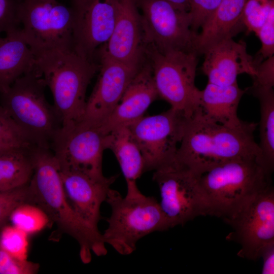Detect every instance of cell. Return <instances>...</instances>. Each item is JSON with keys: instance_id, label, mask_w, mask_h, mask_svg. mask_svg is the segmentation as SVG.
<instances>
[{"instance_id": "obj_1", "label": "cell", "mask_w": 274, "mask_h": 274, "mask_svg": "<svg viewBox=\"0 0 274 274\" xmlns=\"http://www.w3.org/2000/svg\"><path fill=\"white\" fill-rule=\"evenodd\" d=\"M33 172L28 184L29 202L41 208L58 229L74 238L84 264L92 255L105 256L108 251L99 230L92 228L76 214L64 194L58 162L50 149L30 148Z\"/></svg>"}, {"instance_id": "obj_2", "label": "cell", "mask_w": 274, "mask_h": 274, "mask_svg": "<svg viewBox=\"0 0 274 274\" xmlns=\"http://www.w3.org/2000/svg\"><path fill=\"white\" fill-rule=\"evenodd\" d=\"M257 124L245 122L230 127L210 121L197 112L187 118L175 158L199 176L234 159L259 157L254 138Z\"/></svg>"}, {"instance_id": "obj_3", "label": "cell", "mask_w": 274, "mask_h": 274, "mask_svg": "<svg viewBox=\"0 0 274 274\" xmlns=\"http://www.w3.org/2000/svg\"><path fill=\"white\" fill-rule=\"evenodd\" d=\"M36 68L51 91L61 127L73 125L84 116L87 87L99 70L95 60L74 50L35 54Z\"/></svg>"}, {"instance_id": "obj_4", "label": "cell", "mask_w": 274, "mask_h": 274, "mask_svg": "<svg viewBox=\"0 0 274 274\" xmlns=\"http://www.w3.org/2000/svg\"><path fill=\"white\" fill-rule=\"evenodd\" d=\"M209 215L225 222L252 198L272 184L257 157L239 158L219 164L198 176Z\"/></svg>"}, {"instance_id": "obj_5", "label": "cell", "mask_w": 274, "mask_h": 274, "mask_svg": "<svg viewBox=\"0 0 274 274\" xmlns=\"http://www.w3.org/2000/svg\"><path fill=\"white\" fill-rule=\"evenodd\" d=\"M111 209L108 227L102 233L104 242L122 255L132 253L138 241L155 231L170 228L159 203L141 191L123 197L111 188L106 200Z\"/></svg>"}, {"instance_id": "obj_6", "label": "cell", "mask_w": 274, "mask_h": 274, "mask_svg": "<svg viewBox=\"0 0 274 274\" xmlns=\"http://www.w3.org/2000/svg\"><path fill=\"white\" fill-rule=\"evenodd\" d=\"M46 87L35 67L1 93V105L35 146L50 149L62 126L53 105L46 98Z\"/></svg>"}, {"instance_id": "obj_7", "label": "cell", "mask_w": 274, "mask_h": 274, "mask_svg": "<svg viewBox=\"0 0 274 274\" xmlns=\"http://www.w3.org/2000/svg\"><path fill=\"white\" fill-rule=\"evenodd\" d=\"M144 47L158 96L168 102L170 108L190 117L197 107L200 90L195 84L198 54L181 51L160 52Z\"/></svg>"}, {"instance_id": "obj_8", "label": "cell", "mask_w": 274, "mask_h": 274, "mask_svg": "<svg viewBox=\"0 0 274 274\" xmlns=\"http://www.w3.org/2000/svg\"><path fill=\"white\" fill-rule=\"evenodd\" d=\"M21 30L35 54L73 48L74 13L57 0H23Z\"/></svg>"}, {"instance_id": "obj_9", "label": "cell", "mask_w": 274, "mask_h": 274, "mask_svg": "<svg viewBox=\"0 0 274 274\" xmlns=\"http://www.w3.org/2000/svg\"><path fill=\"white\" fill-rule=\"evenodd\" d=\"M198 176L175 157L154 170L153 179L160 191L159 203L171 228L209 215Z\"/></svg>"}, {"instance_id": "obj_10", "label": "cell", "mask_w": 274, "mask_h": 274, "mask_svg": "<svg viewBox=\"0 0 274 274\" xmlns=\"http://www.w3.org/2000/svg\"><path fill=\"white\" fill-rule=\"evenodd\" d=\"M139 10L145 46L160 52L181 51L196 53L198 33L191 28L189 12L166 0H135Z\"/></svg>"}, {"instance_id": "obj_11", "label": "cell", "mask_w": 274, "mask_h": 274, "mask_svg": "<svg viewBox=\"0 0 274 274\" xmlns=\"http://www.w3.org/2000/svg\"><path fill=\"white\" fill-rule=\"evenodd\" d=\"M107 135L99 123L83 119L61 127L54 138L50 149L59 168L101 178L102 155L107 147Z\"/></svg>"}, {"instance_id": "obj_12", "label": "cell", "mask_w": 274, "mask_h": 274, "mask_svg": "<svg viewBox=\"0 0 274 274\" xmlns=\"http://www.w3.org/2000/svg\"><path fill=\"white\" fill-rule=\"evenodd\" d=\"M187 118L170 108L158 115L143 116L127 126L142 154L145 172L154 170L174 158Z\"/></svg>"}, {"instance_id": "obj_13", "label": "cell", "mask_w": 274, "mask_h": 274, "mask_svg": "<svg viewBox=\"0 0 274 274\" xmlns=\"http://www.w3.org/2000/svg\"><path fill=\"white\" fill-rule=\"evenodd\" d=\"M233 229L227 239L237 242L238 255L257 260L261 249L274 242V190L269 185L226 221Z\"/></svg>"}, {"instance_id": "obj_14", "label": "cell", "mask_w": 274, "mask_h": 274, "mask_svg": "<svg viewBox=\"0 0 274 274\" xmlns=\"http://www.w3.org/2000/svg\"><path fill=\"white\" fill-rule=\"evenodd\" d=\"M73 48L95 60L96 50L109 40L116 17L115 0H73Z\"/></svg>"}, {"instance_id": "obj_15", "label": "cell", "mask_w": 274, "mask_h": 274, "mask_svg": "<svg viewBox=\"0 0 274 274\" xmlns=\"http://www.w3.org/2000/svg\"><path fill=\"white\" fill-rule=\"evenodd\" d=\"M97 82L86 101L83 119L100 123L113 111L126 88L138 73L140 63H128L111 59L98 53Z\"/></svg>"}, {"instance_id": "obj_16", "label": "cell", "mask_w": 274, "mask_h": 274, "mask_svg": "<svg viewBox=\"0 0 274 274\" xmlns=\"http://www.w3.org/2000/svg\"><path fill=\"white\" fill-rule=\"evenodd\" d=\"M116 17L108 42L96 53L128 63H140L145 58L141 16L135 0H115Z\"/></svg>"}, {"instance_id": "obj_17", "label": "cell", "mask_w": 274, "mask_h": 274, "mask_svg": "<svg viewBox=\"0 0 274 274\" xmlns=\"http://www.w3.org/2000/svg\"><path fill=\"white\" fill-rule=\"evenodd\" d=\"M66 198L76 214L96 230L101 219L100 208L117 176L101 178L60 169Z\"/></svg>"}, {"instance_id": "obj_18", "label": "cell", "mask_w": 274, "mask_h": 274, "mask_svg": "<svg viewBox=\"0 0 274 274\" xmlns=\"http://www.w3.org/2000/svg\"><path fill=\"white\" fill-rule=\"evenodd\" d=\"M203 54L202 70L208 78V83L230 85L237 83V77L241 74L252 77L256 74L257 65L248 53L244 41L226 39L212 46Z\"/></svg>"}, {"instance_id": "obj_19", "label": "cell", "mask_w": 274, "mask_h": 274, "mask_svg": "<svg viewBox=\"0 0 274 274\" xmlns=\"http://www.w3.org/2000/svg\"><path fill=\"white\" fill-rule=\"evenodd\" d=\"M158 97L151 65L145 59L138 73L111 114L100 123L106 133L127 126L144 116L150 105Z\"/></svg>"}, {"instance_id": "obj_20", "label": "cell", "mask_w": 274, "mask_h": 274, "mask_svg": "<svg viewBox=\"0 0 274 274\" xmlns=\"http://www.w3.org/2000/svg\"><path fill=\"white\" fill-rule=\"evenodd\" d=\"M246 1H221L197 33L196 50L198 55L222 41L232 39L245 27L243 13Z\"/></svg>"}, {"instance_id": "obj_21", "label": "cell", "mask_w": 274, "mask_h": 274, "mask_svg": "<svg viewBox=\"0 0 274 274\" xmlns=\"http://www.w3.org/2000/svg\"><path fill=\"white\" fill-rule=\"evenodd\" d=\"M245 92L246 89H241L237 83L221 86L208 83L203 90H199L194 112L218 124L230 127L240 126L244 121L238 118L237 110Z\"/></svg>"}, {"instance_id": "obj_22", "label": "cell", "mask_w": 274, "mask_h": 274, "mask_svg": "<svg viewBox=\"0 0 274 274\" xmlns=\"http://www.w3.org/2000/svg\"><path fill=\"white\" fill-rule=\"evenodd\" d=\"M36 67L35 54L21 27L0 37V93L7 91L20 77Z\"/></svg>"}, {"instance_id": "obj_23", "label": "cell", "mask_w": 274, "mask_h": 274, "mask_svg": "<svg viewBox=\"0 0 274 274\" xmlns=\"http://www.w3.org/2000/svg\"><path fill=\"white\" fill-rule=\"evenodd\" d=\"M107 147L114 153L126 184L136 183L145 173L144 161L128 127H120L107 133Z\"/></svg>"}, {"instance_id": "obj_24", "label": "cell", "mask_w": 274, "mask_h": 274, "mask_svg": "<svg viewBox=\"0 0 274 274\" xmlns=\"http://www.w3.org/2000/svg\"><path fill=\"white\" fill-rule=\"evenodd\" d=\"M31 147L13 148L0 153V191L29 184L33 172Z\"/></svg>"}, {"instance_id": "obj_25", "label": "cell", "mask_w": 274, "mask_h": 274, "mask_svg": "<svg viewBox=\"0 0 274 274\" xmlns=\"http://www.w3.org/2000/svg\"><path fill=\"white\" fill-rule=\"evenodd\" d=\"M259 101L260 153L257 161L264 170L272 175L274 168V91L259 90L251 93Z\"/></svg>"}, {"instance_id": "obj_26", "label": "cell", "mask_w": 274, "mask_h": 274, "mask_svg": "<svg viewBox=\"0 0 274 274\" xmlns=\"http://www.w3.org/2000/svg\"><path fill=\"white\" fill-rule=\"evenodd\" d=\"M9 221L12 225L28 234L41 231L51 222L41 208L28 202L16 207L10 216Z\"/></svg>"}, {"instance_id": "obj_27", "label": "cell", "mask_w": 274, "mask_h": 274, "mask_svg": "<svg viewBox=\"0 0 274 274\" xmlns=\"http://www.w3.org/2000/svg\"><path fill=\"white\" fill-rule=\"evenodd\" d=\"M0 145L10 148L35 146L0 105Z\"/></svg>"}, {"instance_id": "obj_28", "label": "cell", "mask_w": 274, "mask_h": 274, "mask_svg": "<svg viewBox=\"0 0 274 274\" xmlns=\"http://www.w3.org/2000/svg\"><path fill=\"white\" fill-rule=\"evenodd\" d=\"M28 234L13 225H5L0 231V247L12 256L27 259Z\"/></svg>"}, {"instance_id": "obj_29", "label": "cell", "mask_w": 274, "mask_h": 274, "mask_svg": "<svg viewBox=\"0 0 274 274\" xmlns=\"http://www.w3.org/2000/svg\"><path fill=\"white\" fill-rule=\"evenodd\" d=\"M274 0H247L243 13V20L248 31L256 33L266 20Z\"/></svg>"}, {"instance_id": "obj_30", "label": "cell", "mask_w": 274, "mask_h": 274, "mask_svg": "<svg viewBox=\"0 0 274 274\" xmlns=\"http://www.w3.org/2000/svg\"><path fill=\"white\" fill-rule=\"evenodd\" d=\"M25 202H29L28 184L10 191H0V231L7 224L13 210Z\"/></svg>"}, {"instance_id": "obj_31", "label": "cell", "mask_w": 274, "mask_h": 274, "mask_svg": "<svg viewBox=\"0 0 274 274\" xmlns=\"http://www.w3.org/2000/svg\"><path fill=\"white\" fill-rule=\"evenodd\" d=\"M261 43V48L254 60L256 65L274 53V7H272L263 25L255 33Z\"/></svg>"}, {"instance_id": "obj_32", "label": "cell", "mask_w": 274, "mask_h": 274, "mask_svg": "<svg viewBox=\"0 0 274 274\" xmlns=\"http://www.w3.org/2000/svg\"><path fill=\"white\" fill-rule=\"evenodd\" d=\"M38 263L15 258L0 247V274H35Z\"/></svg>"}, {"instance_id": "obj_33", "label": "cell", "mask_w": 274, "mask_h": 274, "mask_svg": "<svg viewBox=\"0 0 274 274\" xmlns=\"http://www.w3.org/2000/svg\"><path fill=\"white\" fill-rule=\"evenodd\" d=\"M23 0H0V33L18 28Z\"/></svg>"}, {"instance_id": "obj_34", "label": "cell", "mask_w": 274, "mask_h": 274, "mask_svg": "<svg viewBox=\"0 0 274 274\" xmlns=\"http://www.w3.org/2000/svg\"><path fill=\"white\" fill-rule=\"evenodd\" d=\"M221 0H189L191 28L197 33L202 25L212 14Z\"/></svg>"}, {"instance_id": "obj_35", "label": "cell", "mask_w": 274, "mask_h": 274, "mask_svg": "<svg viewBox=\"0 0 274 274\" xmlns=\"http://www.w3.org/2000/svg\"><path fill=\"white\" fill-rule=\"evenodd\" d=\"M253 84L246 91L251 93L259 90L273 88L274 85V57H269L256 67V74L252 77Z\"/></svg>"}, {"instance_id": "obj_36", "label": "cell", "mask_w": 274, "mask_h": 274, "mask_svg": "<svg viewBox=\"0 0 274 274\" xmlns=\"http://www.w3.org/2000/svg\"><path fill=\"white\" fill-rule=\"evenodd\" d=\"M262 259V274L274 273V242L264 246L260 251L259 258Z\"/></svg>"}, {"instance_id": "obj_37", "label": "cell", "mask_w": 274, "mask_h": 274, "mask_svg": "<svg viewBox=\"0 0 274 274\" xmlns=\"http://www.w3.org/2000/svg\"><path fill=\"white\" fill-rule=\"evenodd\" d=\"M176 7L184 11L189 12V0H166Z\"/></svg>"}, {"instance_id": "obj_38", "label": "cell", "mask_w": 274, "mask_h": 274, "mask_svg": "<svg viewBox=\"0 0 274 274\" xmlns=\"http://www.w3.org/2000/svg\"><path fill=\"white\" fill-rule=\"evenodd\" d=\"M11 148H10V147L4 146L0 145V153Z\"/></svg>"}]
</instances>
